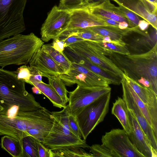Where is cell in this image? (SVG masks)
<instances>
[{"mask_svg": "<svg viewBox=\"0 0 157 157\" xmlns=\"http://www.w3.org/2000/svg\"><path fill=\"white\" fill-rule=\"evenodd\" d=\"M101 51L126 75L157 95V43L140 54L126 55Z\"/></svg>", "mask_w": 157, "mask_h": 157, "instance_id": "1", "label": "cell"}, {"mask_svg": "<svg viewBox=\"0 0 157 157\" xmlns=\"http://www.w3.org/2000/svg\"><path fill=\"white\" fill-rule=\"evenodd\" d=\"M54 120L51 112L45 108L32 111L16 106L4 108L0 112V135L13 137L21 143L30 129L53 124Z\"/></svg>", "mask_w": 157, "mask_h": 157, "instance_id": "2", "label": "cell"}, {"mask_svg": "<svg viewBox=\"0 0 157 157\" xmlns=\"http://www.w3.org/2000/svg\"><path fill=\"white\" fill-rule=\"evenodd\" d=\"M0 104L4 108L18 106L27 111L44 107L35 100L25 88V82L18 79L14 71L0 68Z\"/></svg>", "mask_w": 157, "mask_h": 157, "instance_id": "3", "label": "cell"}, {"mask_svg": "<svg viewBox=\"0 0 157 157\" xmlns=\"http://www.w3.org/2000/svg\"><path fill=\"white\" fill-rule=\"evenodd\" d=\"M44 44L33 33L21 34L0 41V67L27 65Z\"/></svg>", "mask_w": 157, "mask_h": 157, "instance_id": "4", "label": "cell"}, {"mask_svg": "<svg viewBox=\"0 0 157 157\" xmlns=\"http://www.w3.org/2000/svg\"><path fill=\"white\" fill-rule=\"evenodd\" d=\"M27 0H0V41L24 32Z\"/></svg>", "mask_w": 157, "mask_h": 157, "instance_id": "5", "label": "cell"}, {"mask_svg": "<svg viewBox=\"0 0 157 157\" xmlns=\"http://www.w3.org/2000/svg\"><path fill=\"white\" fill-rule=\"evenodd\" d=\"M111 92L85 107L76 116L83 140H86L96 126L103 121L109 110Z\"/></svg>", "mask_w": 157, "mask_h": 157, "instance_id": "6", "label": "cell"}, {"mask_svg": "<svg viewBox=\"0 0 157 157\" xmlns=\"http://www.w3.org/2000/svg\"><path fill=\"white\" fill-rule=\"evenodd\" d=\"M42 144L52 151L80 147L90 149L86 140H82L54 119L52 126Z\"/></svg>", "mask_w": 157, "mask_h": 157, "instance_id": "7", "label": "cell"}, {"mask_svg": "<svg viewBox=\"0 0 157 157\" xmlns=\"http://www.w3.org/2000/svg\"><path fill=\"white\" fill-rule=\"evenodd\" d=\"M67 47L102 70L121 78H123V72L91 41L84 40Z\"/></svg>", "mask_w": 157, "mask_h": 157, "instance_id": "8", "label": "cell"}, {"mask_svg": "<svg viewBox=\"0 0 157 157\" xmlns=\"http://www.w3.org/2000/svg\"><path fill=\"white\" fill-rule=\"evenodd\" d=\"M102 145L117 157H144L130 140L123 129L113 128L101 139Z\"/></svg>", "mask_w": 157, "mask_h": 157, "instance_id": "9", "label": "cell"}, {"mask_svg": "<svg viewBox=\"0 0 157 157\" xmlns=\"http://www.w3.org/2000/svg\"><path fill=\"white\" fill-rule=\"evenodd\" d=\"M111 91L109 86L85 87L78 85L74 90L68 92V104L65 107L66 109L70 114L76 116L87 105Z\"/></svg>", "mask_w": 157, "mask_h": 157, "instance_id": "10", "label": "cell"}, {"mask_svg": "<svg viewBox=\"0 0 157 157\" xmlns=\"http://www.w3.org/2000/svg\"><path fill=\"white\" fill-rule=\"evenodd\" d=\"M69 11L54 6L48 13L40 29L41 40L48 42L53 39L66 28L70 20Z\"/></svg>", "mask_w": 157, "mask_h": 157, "instance_id": "11", "label": "cell"}, {"mask_svg": "<svg viewBox=\"0 0 157 157\" xmlns=\"http://www.w3.org/2000/svg\"><path fill=\"white\" fill-rule=\"evenodd\" d=\"M69 11L71 15L69 23L65 29L56 37L65 36L70 33L79 29L96 26H109L99 17L90 13L85 8Z\"/></svg>", "mask_w": 157, "mask_h": 157, "instance_id": "12", "label": "cell"}, {"mask_svg": "<svg viewBox=\"0 0 157 157\" xmlns=\"http://www.w3.org/2000/svg\"><path fill=\"white\" fill-rule=\"evenodd\" d=\"M121 83L123 98L125 101L128 108L132 111L152 146L157 151V134H155L134 101L129 91L127 82L123 78L121 79Z\"/></svg>", "mask_w": 157, "mask_h": 157, "instance_id": "13", "label": "cell"}, {"mask_svg": "<svg viewBox=\"0 0 157 157\" xmlns=\"http://www.w3.org/2000/svg\"><path fill=\"white\" fill-rule=\"evenodd\" d=\"M128 109L132 128L131 132L128 134L130 140L144 157H157V151L152 146L132 111Z\"/></svg>", "mask_w": 157, "mask_h": 157, "instance_id": "14", "label": "cell"}, {"mask_svg": "<svg viewBox=\"0 0 157 157\" xmlns=\"http://www.w3.org/2000/svg\"><path fill=\"white\" fill-rule=\"evenodd\" d=\"M134 12L157 29V6L148 0H112Z\"/></svg>", "mask_w": 157, "mask_h": 157, "instance_id": "15", "label": "cell"}, {"mask_svg": "<svg viewBox=\"0 0 157 157\" xmlns=\"http://www.w3.org/2000/svg\"><path fill=\"white\" fill-rule=\"evenodd\" d=\"M123 78L146 106L151 118L152 128L157 134V95L124 74Z\"/></svg>", "mask_w": 157, "mask_h": 157, "instance_id": "16", "label": "cell"}, {"mask_svg": "<svg viewBox=\"0 0 157 157\" xmlns=\"http://www.w3.org/2000/svg\"><path fill=\"white\" fill-rule=\"evenodd\" d=\"M29 63L31 68L48 78L59 76L64 73L62 69L41 48L34 53Z\"/></svg>", "mask_w": 157, "mask_h": 157, "instance_id": "17", "label": "cell"}, {"mask_svg": "<svg viewBox=\"0 0 157 157\" xmlns=\"http://www.w3.org/2000/svg\"><path fill=\"white\" fill-rule=\"evenodd\" d=\"M63 52L71 62L76 63L101 76L110 84L119 85L122 78L102 70L87 59L80 56L68 47L65 48Z\"/></svg>", "mask_w": 157, "mask_h": 157, "instance_id": "18", "label": "cell"}, {"mask_svg": "<svg viewBox=\"0 0 157 157\" xmlns=\"http://www.w3.org/2000/svg\"><path fill=\"white\" fill-rule=\"evenodd\" d=\"M59 77L65 85L67 86L77 84L85 87L99 86L87 75L72 63L69 70Z\"/></svg>", "mask_w": 157, "mask_h": 157, "instance_id": "19", "label": "cell"}, {"mask_svg": "<svg viewBox=\"0 0 157 157\" xmlns=\"http://www.w3.org/2000/svg\"><path fill=\"white\" fill-rule=\"evenodd\" d=\"M150 33L144 32L139 37L132 39L130 43L128 45L129 48L137 52H144V49H147L149 50L152 48L157 42V29L152 27Z\"/></svg>", "mask_w": 157, "mask_h": 157, "instance_id": "20", "label": "cell"}, {"mask_svg": "<svg viewBox=\"0 0 157 157\" xmlns=\"http://www.w3.org/2000/svg\"><path fill=\"white\" fill-rule=\"evenodd\" d=\"M111 113L118 119L123 129L128 134L130 133L132 128L128 109L125 101L123 98L118 97L113 103Z\"/></svg>", "mask_w": 157, "mask_h": 157, "instance_id": "21", "label": "cell"}, {"mask_svg": "<svg viewBox=\"0 0 157 157\" xmlns=\"http://www.w3.org/2000/svg\"><path fill=\"white\" fill-rule=\"evenodd\" d=\"M86 29L100 35L109 37L113 41L123 42V38L128 35L131 28L122 29L117 27L107 26H94Z\"/></svg>", "mask_w": 157, "mask_h": 157, "instance_id": "22", "label": "cell"}, {"mask_svg": "<svg viewBox=\"0 0 157 157\" xmlns=\"http://www.w3.org/2000/svg\"><path fill=\"white\" fill-rule=\"evenodd\" d=\"M41 48L62 69L64 73L69 70L71 62L64 52L61 53L55 49L52 44H43Z\"/></svg>", "mask_w": 157, "mask_h": 157, "instance_id": "23", "label": "cell"}, {"mask_svg": "<svg viewBox=\"0 0 157 157\" xmlns=\"http://www.w3.org/2000/svg\"><path fill=\"white\" fill-rule=\"evenodd\" d=\"M2 148L14 157H23V149L21 142L15 138L5 135L1 141Z\"/></svg>", "mask_w": 157, "mask_h": 157, "instance_id": "24", "label": "cell"}, {"mask_svg": "<svg viewBox=\"0 0 157 157\" xmlns=\"http://www.w3.org/2000/svg\"><path fill=\"white\" fill-rule=\"evenodd\" d=\"M31 85L37 87L42 93L49 99L54 106L60 108L65 107L63 105L60 97L49 84H47L42 81L33 82Z\"/></svg>", "mask_w": 157, "mask_h": 157, "instance_id": "25", "label": "cell"}, {"mask_svg": "<svg viewBox=\"0 0 157 157\" xmlns=\"http://www.w3.org/2000/svg\"><path fill=\"white\" fill-rule=\"evenodd\" d=\"M83 8H86L89 12L96 16L110 19L118 22L125 21L128 23L129 25L128 21L125 17L109 10L99 5Z\"/></svg>", "mask_w": 157, "mask_h": 157, "instance_id": "26", "label": "cell"}, {"mask_svg": "<svg viewBox=\"0 0 157 157\" xmlns=\"http://www.w3.org/2000/svg\"><path fill=\"white\" fill-rule=\"evenodd\" d=\"M71 36H77L85 40L95 42H106L117 45L118 44V42L112 40L109 37L104 36L98 34L86 28L74 31L65 36L60 37H66Z\"/></svg>", "mask_w": 157, "mask_h": 157, "instance_id": "27", "label": "cell"}, {"mask_svg": "<svg viewBox=\"0 0 157 157\" xmlns=\"http://www.w3.org/2000/svg\"><path fill=\"white\" fill-rule=\"evenodd\" d=\"M50 157H92L90 152H88L84 148L74 147L56 151L50 149Z\"/></svg>", "mask_w": 157, "mask_h": 157, "instance_id": "28", "label": "cell"}, {"mask_svg": "<svg viewBox=\"0 0 157 157\" xmlns=\"http://www.w3.org/2000/svg\"><path fill=\"white\" fill-rule=\"evenodd\" d=\"M23 157H39L36 140L30 136L22 138Z\"/></svg>", "mask_w": 157, "mask_h": 157, "instance_id": "29", "label": "cell"}, {"mask_svg": "<svg viewBox=\"0 0 157 157\" xmlns=\"http://www.w3.org/2000/svg\"><path fill=\"white\" fill-rule=\"evenodd\" d=\"M49 84L55 90L61 98L65 107L68 101L65 85L59 76H52L48 78Z\"/></svg>", "mask_w": 157, "mask_h": 157, "instance_id": "30", "label": "cell"}, {"mask_svg": "<svg viewBox=\"0 0 157 157\" xmlns=\"http://www.w3.org/2000/svg\"><path fill=\"white\" fill-rule=\"evenodd\" d=\"M94 42L99 47L107 52L126 55L130 54L127 46H120L112 43L106 42L95 41Z\"/></svg>", "mask_w": 157, "mask_h": 157, "instance_id": "31", "label": "cell"}, {"mask_svg": "<svg viewBox=\"0 0 157 157\" xmlns=\"http://www.w3.org/2000/svg\"><path fill=\"white\" fill-rule=\"evenodd\" d=\"M86 0H60L58 8L61 10L70 11L82 8Z\"/></svg>", "mask_w": 157, "mask_h": 157, "instance_id": "32", "label": "cell"}, {"mask_svg": "<svg viewBox=\"0 0 157 157\" xmlns=\"http://www.w3.org/2000/svg\"><path fill=\"white\" fill-rule=\"evenodd\" d=\"M127 82L129 91L133 98L147 120L152 128L151 118L146 106L133 90L131 86Z\"/></svg>", "mask_w": 157, "mask_h": 157, "instance_id": "33", "label": "cell"}, {"mask_svg": "<svg viewBox=\"0 0 157 157\" xmlns=\"http://www.w3.org/2000/svg\"><path fill=\"white\" fill-rule=\"evenodd\" d=\"M51 113L54 119L72 132L69 124V116L70 114L67 111L65 107L63 108V109L61 111H53L51 112Z\"/></svg>", "mask_w": 157, "mask_h": 157, "instance_id": "34", "label": "cell"}, {"mask_svg": "<svg viewBox=\"0 0 157 157\" xmlns=\"http://www.w3.org/2000/svg\"><path fill=\"white\" fill-rule=\"evenodd\" d=\"M89 149L92 157H115L111 151L102 144H93Z\"/></svg>", "mask_w": 157, "mask_h": 157, "instance_id": "35", "label": "cell"}, {"mask_svg": "<svg viewBox=\"0 0 157 157\" xmlns=\"http://www.w3.org/2000/svg\"><path fill=\"white\" fill-rule=\"evenodd\" d=\"M14 71L18 79L22 80L25 83L30 84V78L32 75L29 66L26 65H22Z\"/></svg>", "mask_w": 157, "mask_h": 157, "instance_id": "36", "label": "cell"}, {"mask_svg": "<svg viewBox=\"0 0 157 157\" xmlns=\"http://www.w3.org/2000/svg\"><path fill=\"white\" fill-rule=\"evenodd\" d=\"M69 121L72 132L78 137L82 138L80 128L76 116L70 114Z\"/></svg>", "mask_w": 157, "mask_h": 157, "instance_id": "37", "label": "cell"}, {"mask_svg": "<svg viewBox=\"0 0 157 157\" xmlns=\"http://www.w3.org/2000/svg\"><path fill=\"white\" fill-rule=\"evenodd\" d=\"M56 38H58L63 41L65 48L68 46L72 44L85 40L80 37L75 36H69L66 37Z\"/></svg>", "mask_w": 157, "mask_h": 157, "instance_id": "38", "label": "cell"}, {"mask_svg": "<svg viewBox=\"0 0 157 157\" xmlns=\"http://www.w3.org/2000/svg\"><path fill=\"white\" fill-rule=\"evenodd\" d=\"M39 157H50V149L36 140Z\"/></svg>", "mask_w": 157, "mask_h": 157, "instance_id": "39", "label": "cell"}, {"mask_svg": "<svg viewBox=\"0 0 157 157\" xmlns=\"http://www.w3.org/2000/svg\"><path fill=\"white\" fill-rule=\"evenodd\" d=\"M53 48L57 51L62 53L65 49L63 41L58 38H56L53 39L52 44Z\"/></svg>", "mask_w": 157, "mask_h": 157, "instance_id": "40", "label": "cell"}, {"mask_svg": "<svg viewBox=\"0 0 157 157\" xmlns=\"http://www.w3.org/2000/svg\"><path fill=\"white\" fill-rule=\"evenodd\" d=\"M30 71L32 76L30 78V83L31 85L33 82H39L42 81L43 77L38 72L31 68L30 67Z\"/></svg>", "mask_w": 157, "mask_h": 157, "instance_id": "41", "label": "cell"}, {"mask_svg": "<svg viewBox=\"0 0 157 157\" xmlns=\"http://www.w3.org/2000/svg\"><path fill=\"white\" fill-rule=\"evenodd\" d=\"M150 24L144 20H141L139 22L138 27L142 31H145L149 28Z\"/></svg>", "mask_w": 157, "mask_h": 157, "instance_id": "42", "label": "cell"}, {"mask_svg": "<svg viewBox=\"0 0 157 157\" xmlns=\"http://www.w3.org/2000/svg\"><path fill=\"white\" fill-rule=\"evenodd\" d=\"M105 0H86L85 4L82 7L98 5Z\"/></svg>", "mask_w": 157, "mask_h": 157, "instance_id": "43", "label": "cell"}, {"mask_svg": "<svg viewBox=\"0 0 157 157\" xmlns=\"http://www.w3.org/2000/svg\"><path fill=\"white\" fill-rule=\"evenodd\" d=\"M98 17H99L102 19L109 26H112L118 27L119 22L110 19L103 17L99 16Z\"/></svg>", "mask_w": 157, "mask_h": 157, "instance_id": "44", "label": "cell"}, {"mask_svg": "<svg viewBox=\"0 0 157 157\" xmlns=\"http://www.w3.org/2000/svg\"><path fill=\"white\" fill-rule=\"evenodd\" d=\"M128 26L129 25L128 23L123 21L119 22L118 27L121 29H124L128 28Z\"/></svg>", "mask_w": 157, "mask_h": 157, "instance_id": "45", "label": "cell"}, {"mask_svg": "<svg viewBox=\"0 0 157 157\" xmlns=\"http://www.w3.org/2000/svg\"><path fill=\"white\" fill-rule=\"evenodd\" d=\"M33 92L35 94H41L42 92L40 90L36 87L33 86L32 88Z\"/></svg>", "mask_w": 157, "mask_h": 157, "instance_id": "46", "label": "cell"}, {"mask_svg": "<svg viewBox=\"0 0 157 157\" xmlns=\"http://www.w3.org/2000/svg\"><path fill=\"white\" fill-rule=\"evenodd\" d=\"M155 6H157V0H148Z\"/></svg>", "mask_w": 157, "mask_h": 157, "instance_id": "47", "label": "cell"}, {"mask_svg": "<svg viewBox=\"0 0 157 157\" xmlns=\"http://www.w3.org/2000/svg\"><path fill=\"white\" fill-rule=\"evenodd\" d=\"M3 109V108L0 104V112H1Z\"/></svg>", "mask_w": 157, "mask_h": 157, "instance_id": "48", "label": "cell"}]
</instances>
